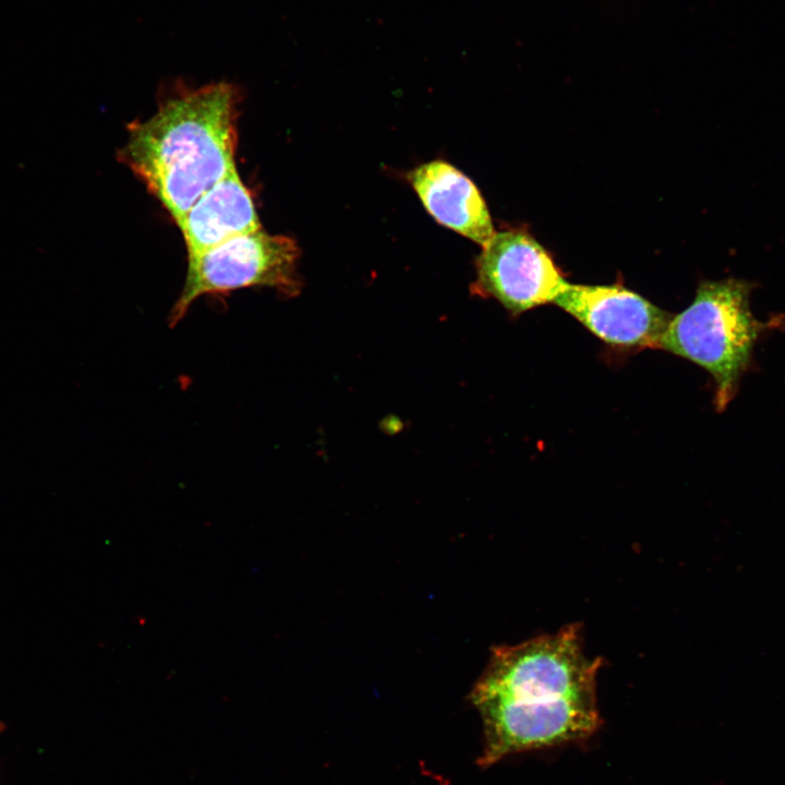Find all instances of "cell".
Masks as SVG:
<instances>
[{
    "label": "cell",
    "mask_w": 785,
    "mask_h": 785,
    "mask_svg": "<svg viewBox=\"0 0 785 785\" xmlns=\"http://www.w3.org/2000/svg\"><path fill=\"white\" fill-rule=\"evenodd\" d=\"M409 182L428 214L473 242L485 245L495 230L488 208L475 184L461 171L443 160L414 168Z\"/></svg>",
    "instance_id": "obj_7"
},
{
    "label": "cell",
    "mask_w": 785,
    "mask_h": 785,
    "mask_svg": "<svg viewBox=\"0 0 785 785\" xmlns=\"http://www.w3.org/2000/svg\"><path fill=\"white\" fill-rule=\"evenodd\" d=\"M475 267L471 293L494 298L515 315L554 303L568 282L551 254L523 229L495 231Z\"/></svg>",
    "instance_id": "obj_5"
},
{
    "label": "cell",
    "mask_w": 785,
    "mask_h": 785,
    "mask_svg": "<svg viewBox=\"0 0 785 785\" xmlns=\"http://www.w3.org/2000/svg\"><path fill=\"white\" fill-rule=\"evenodd\" d=\"M601 340L619 347L660 348L672 316L620 285L567 282L554 302Z\"/></svg>",
    "instance_id": "obj_6"
},
{
    "label": "cell",
    "mask_w": 785,
    "mask_h": 785,
    "mask_svg": "<svg viewBox=\"0 0 785 785\" xmlns=\"http://www.w3.org/2000/svg\"><path fill=\"white\" fill-rule=\"evenodd\" d=\"M176 224L182 232L188 257L262 229L251 193L237 168L202 195Z\"/></svg>",
    "instance_id": "obj_8"
},
{
    "label": "cell",
    "mask_w": 785,
    "mask_h": 785,
    "mask_svg": "<svg viewBox=\"0 0 785 785\" xmlns=\"http://www.w3.org/2000/svg\"><path fill=\"white\" fill-rule=\"evenodd\" d=\"M300 256L295 241L262 229L233 237L197 255L188 257L182 290L169 314L174 327L196 299L233 290L266 287L286 297L301 290Z\"/></svg>",
    "instance_id": "obj_4"
},
{
    "label": "cell",
    "mask_w": 785,
    "mask_h": 785,
    "mask_svg": "<svg viewBox=\"0 0 785 785\" xmlns=\"http://www.w3.org/2000/svg\"><path fill=\"white\" fill-rule=\"evenodd\" d=\"M748 283L728 279L702 282L692 303L675 315L660 348L705 369L716 384V407L732 400L761 330L750 310Z\"/></svg>",
    "instance_id": "obj_3"
},
{
    "label": "cell",
    "mask_w": 785,
    "mask_h": 785,
    "mask_svg": "<svg viewBox=\"0 0 785 785\" xmlns=\"http://www.w3.org/2000/svg\"><path fill=\"white\" fill-rule=\"evenodd\" d=\"M241 89L221 81L193 87L176 81L156 112L128 125L118 150L177 221L235 167Z\"/></svg>",
    "instance_id": "obj_2"
},
{
    "label": "cell",
    "mask_w": 785,
    "mask_h": 785,
    "mask_svg": "<svg viewBox=\"0 0 785 785\" xmlns=\"http://www.w3.org/2000/svg\"><path fill=\"white\" fill-rule=\"evenodd\" d=\"M601 659L585 656L581 629L492 648L469 699L484 733L482 768L510 754L580 741L599 728L596 675Z\"/></svg>",
    "instance_id": "obj_1"
}]
</instances>
